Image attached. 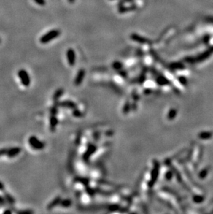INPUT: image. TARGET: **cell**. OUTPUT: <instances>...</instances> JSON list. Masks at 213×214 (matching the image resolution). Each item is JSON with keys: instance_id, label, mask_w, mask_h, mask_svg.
Wrapping results in <instances>:
<instances>
[{"instance_id": "cell-1", "label": "cell", "mask_w": 213, "mask_h": 214, "mask_svg": "<svg viewBox=\"0 0 213 214\" xmlns=\"http://www.w3.org/2000/svg\"><path fill=\"white\" fill-rule=\"evenodd\" d=\"M61 34V31L58 29H53V30L49 31V32L45 33L39 39V42L42 44H47L49 43L50 41L53 40V39L57 38L58 37L60 36Z\"/></svg>"}, {"instance_id": "cell-2", "label": "cell", "mask_w": 213, "mask_h": 214, "mask_svg": "<svg viewBox=\"0 0 213 214\" xmlns=\"http://www.w3.org/2000/svg\"><path fill=\"white\" fill-rule=\"evenodd\" d=\"M28 141L31 147L33 149L36 150H41L45 148V143L43 141L39 140L37 137L34 136V135L29 137Z\"/></svg>"}, {"instance_id": "cell-3", "label": "cell", "mask_w": 213, "mask_h": 214, "mask_svg": "<svg viewBox=\"0 0 213 214\" xmlns=\"http://www.w3.org/2000/svg\"><path fill=\"white\" fill-rule=\"evenodd\" d=\"M18 76L20 78L22 84L25 87H28L31 84V77L29 76L28 73L25 69L19 70L18 72Z\"/></svg>"}, {"instance_id": "cell-4", "label": "cell", "mask_w": 213, "mask_h": 214, "mask_svg": "<svg viewBox=\"0 0 213 214\" xmlns=\"http://www.w3.org/2000/svg\"><path fill=\"white\" fill-rule=\"evenodd\" d=\"M66 58H67V60L69 64L71 66H74L76 62V53L74 49H69L66 51Z\"/></svg>"}, {"instance_id": "cell-5", "label": "cell", "mask_w": 213, "mask_h": 214, "mask_svg": "<svg viewBox=\"0 0 213 214\" xmlns=\"http://www.w3.org/2000/svg\"><path fill=\"white\" fill-rule=\"evenodd\" d=\"M131 39L133 41L141 43V44H150L151 43V41L149 39L145 38V37H142L141 35L136 34V33H133L131 35Z\"/></svg>"}, {"instance_id": "cell-6", "label": "cell", "mask_w": 213, "mask_h": 214, "mask_svg": "<svg viewBox=\"0 0 213 214\" xmlns=\"http://www.w3.org/2000/svg\"><path fill=\"white\" fill-rule=\"evenodd\" d=\"M21 151H22V149L20 147L10 148L7 150V153H6V155L9 158H13L18 156L21 153Z\"/></svg>"}, {"instance_id": "cell-7", "label": "cell", "mask_w": 213, "mask_h": 214, "mask_svg": "<svg viewBox=\"0 0 213 214\" xmlns=\"http://www.w3.org/2000/svg\"><path fill=\"white\" fill-rule=\"evenodd\" d=\"M136 8H137L136 6H127V7H125V6H120V7L118 8V12H120V13H124V12H127L135 10L136 9Z\"/></svg>"}, {"instance_id": "cell-8", "label": "cell", "mask_w": 213, "mask_h": 214, "mask_svg": "<svg viewBox=\"0 0 213 214\" xmlns=\"http://www.w3.org/2000/svg\"><path fill=\"white\" fill-rule=\"evenodd\" d=\"M60 202H61V199H60V197H56L55 199H53V201H51L49 205L47 206V209L49 210H51L52 209H53L54 207H56L58 205L60 204Z\"/></svg>"}, {"instance_id": "cell-9", "label": "cell", "mask_w": 213, "mask_h": 214, "mask_svg": "<svg viewBox=\"0 0 213 214\" xmlns=\"http://www.w3.org/2000/svg\"><path fill=\"white\" fill-rule=\"evenodd\" d=\"M49 123H50V128H51V130H53L54 128H55V126H57V124L58 123V118H56V116L53 115L50 117Z\"/></svg>"}, {"instance_id": "cell-10", "label": "cell", "mask_w": 213, "mask_h": 214, "mask_svg": "<svg viewBox=\"0 0 213 214\" xmlns=\"http://www.w3.org/2000/svg\"><path fill=\"white\" fill-rule=\"evenodd\" d=\"M4 198H5V199L6 201L8 202V203L10 204V205H14L15 204V199L14 197L12 196L11 195L9 194L8 193H6V192H4Z\"/></svg>"}, {"instance_id": "cell-11", "label": "cell", "mask_w": 213, "mask_h": 214, "mask_svg": "<svg viewBox=\"0 0 213 214\" xmlns=\"http://www.w3.org/2000/svg\"><path fill=\"white\" fill-rule=\"evenodd\" d=\"M57 105L59 106H62V107H75V104L73 103V102L68 101L60 102V103H58Z\"/></svg>"}, {"instance_id": "cell-12", "label": "cell", "mask_w": 213, "mask_h": 214, "mask_svg": "<svg viewBox=\"0 0 213 214\" xmlns=\"http://www.w3.org/2000/svg\"><path fill=\"white\" fill-rule=\"evenodd\" d=\"M83 76H84V71H83L82 69H81L80 72H78V74L76 76V81H75V83H76V85L80 84L81 80H82V79L83 78Z\"/></svg>"}, {"instance_id": "cell-13", "label": "cell", "mask_w": 213, "mask_h": 214, "mask_svg": "<svg viewBox=\"0 0 213 214\" xmlns=\"http://www.w3.org/2000/svg\"><path fill=\"white\" fill-rule=\"evenodd\" d=\"M63 93V90H62V89H58V90H57L55 91V93H54L53 94V99L54 101H57V100L59 99V98L61 96V95Z\"/></svg>"}, {"instance_id": "cell-14", "label": "cell", "mask_w": 213, "mask_h": 214, "mask_svg": "<svg viewBox=\"0 0 213 214\" xmlns=\"http://www.w3.org/2000/svg\"><path fill=\"white\" fill-rule=\"evenodd\" d=\"M71 205V202L69 199H64V200L60 202V205H61L62 207H70Z\"/></svg>"}, {"instance_id": "cell-15", "label": "cell", "mask_w": 213, "mask_h": 214, "mask_svg": "<svg viewBox=\"0 0 213 214\" xmlns=\"http://www.w3.org/2000/svg\"><path fill=\"white\" fill-rule=\"evenodd\" d=\"M18 214H31L33 213V211H31V210H23V211H19L17 212Z\"/></svg>"}, {"instance_id": "cell-16", "label": "cell", "mask_w": 213, "mask_h": 214, "mask_svg": "<svg viewBox=\"0 0 213 214\" xmlns=\"http://www.w3.org/2000/svg\"><path fill=\"white\" fill-rule=\"evenodd\" d=\"M34 1L39 6H45L46 4L45 0H34Z\"/></svg>"}, {"instance_id": "cell-17", "label": "cell", "mask_w": 213, "mask_h": 214, "mask_svg": "<svg viewBox=\"0 0 213 214\" xmlns=\"http://www.w3.org/2000/svg\"><path fill=\"white\" fill-rule=\"evenodd\" d=\"M7 148H2L0 149V157L1 156L6 155V153H7Z\"/></svg>"}, {"instance_id": "cell-18", "label": "cell", "mask_w": 213, "mask_h": 214, "mask_svg": "<svg viewBox=\"0 0 213 214\" xmlns=\"http://www.w3.org/2000/svg\"><path fill=\"white\" fill-rule=\"evenodd\" d=\"M133 1V0H120V1L119 2V4H120V5H122V4H123L127 3V2H131Z\"/></svg>"}, {"instance_id": "cell-19", "label": "cell", "mask_w": 213, "mask_h": 214, "mask_svg": "<svg viewBox=\"0 0 213 214\" xmlns=\"http://www.w3.org/2000/svg\"><path fill=\"white\" fill-rule=\"evenodd\" d=\"M5 198L4 197H2L1 195H0V205H4L5 204Z\"/></svg>"}, {"instance_id": "cell-20", "label": "cell", "mask_w": 213, "mask_h": 214, "mask_svg": "<svg viewBox=\"0 0 213 214\" xmlns=\"http://www.w3.org/2000/svg\"><path fill=\"white\" fill-rule=\"evenodd\" d=\"M4 188H5L4 184L1 182H0V191H4Z\"/></svg>"}, {"instance_id": "cell-21", "label": "cell", "mask_w": 213, "mask_h": 214, "mask_svg": "<svg viewBox=\"0 0 213 214\" xmlns=\"http://www.w3.org/2000/svg\"><path fill=\"white\" fill-rule=\"evenodd\" d=\"M51 114H53V115H54V114H55L56 112H57V110H56L55 107H53V108H51Z\"/></svg>"}, {"instance_id": "cell-22", "label": "cell", "mask_w": 213, "mask_h": 214, "mask_svg": "<svg viewBox=\"0 0 213 214\" xmlns=\"http://www.w3.org/2000/svg\"><path fill=\"white\" fill-rule=\"evenodd\" d=\"M3 213H4V214H6V213L10 214V213H12V211H11V210L7 209V210H6V211H4Z\"/></svg>"}, {"instance_id": "cell-23", "label": "cell", "mask_w": 213, "mask_h": 214, "mask_svg": "<svg viewBox=\"0 0 213 214\" xmlns=\"http://www.w3.org/2000/svg\"><path fill=\"white\" fill-rule=\"evenodd\" d=\"M68 1H69L71 4H73V3H74V2H75V1H76V0H68Z\"/></svg>"}, {"instance_id": "cell-24", "label": "cell", "mask_w": 213, "mask_h": 214, "mask_svg": "<svg viewBox=\"0 0 213 214\" xmlns=\"http://www.w3.org/2000/svg\"><path fill=\"white\" fill-rule=\"evenodd\" d=\"M0 44H1V39H0Z\"/></svg>"}]
</instances>
